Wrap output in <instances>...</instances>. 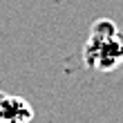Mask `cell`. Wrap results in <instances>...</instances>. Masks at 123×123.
<instances>
[{"label":"cell","instance_id":"obj_1","mask_svg":"<svg viewBox=\"0 0 123 123\" xmlns=\"http://www.w3.org/2000/svg\"><path fill=\"white\" fill-rule=\"evenodd\" d=\"M83 58L92 69H117L123 63V29H119L110 18L94 20L83 47Z\"/></svg>","mask_w":123,"mask_h":123},{"label":"cell","instance_id":"obj_2","mask_svg":"<svg viewBox=\"0 0 123 123\" xmlns=\"http://www.w3.org/2000/svg\"><path fill=\"white\" fill-rule=\"evenodd\" d=\"M34 119V110L25 98L11 96L5 92L0 101V121L2 123H29Z\"/></svg>","mask_w":123,"mask_h":123},{"label":"cell","instance_id":"obj_3","mask_svg":"<svg viewBox=\"0 0 123 123\" xmlns=\"http://www.w3.org/2000/svg\"><path fill=\"white\" fill-rule=\"evenodd\" d=\"M2 96H5V92H0V101H2Z\"/></svg>","mask_w":123,"mask_h":123}]
</instances>
